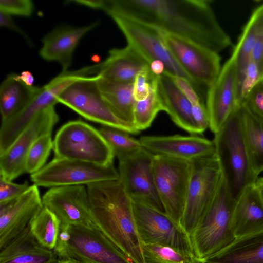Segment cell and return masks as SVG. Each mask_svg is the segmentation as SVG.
I'll list each match as a JSON object with an SVG mask.
<instances>
[{
    "label": "cell",
    "mask_w": 263,
    "mask_h": 263,
    "mask_svg": "<svg viewBox=\"0 0 263 263\" xmlns=\"http://www.w3.org/2000/svg\"><path fill=\"white\" fill-rule=\"evenodd\" d=\"M206 0H108L106 7L216 53L232 45Z\"/></svg>",
    "instance_id": "1"
},
{
    "label": "cell",
    "mask_w": 263,
    "mask_h": 263,
    "mask_svg": "<svg viewBox=\"0 0 263 263\" xmlns=\"http://www.w3.org/2000/svg\"><path fill=\"white\" fill-rule=\"evenodd\" d=\"M86 186L92 220L97 228L132 263H145L133 201L120 179Z\"/></svg>",
    "instance_id": "2"
},
{
    "label": "cell",
    "mask_w": 263,
    "mask_h": 263,
    "mask_svg": "<svg viewBox=\"0 0 263 263\" xmlns=\"http://www.w3.org/2000/svg\"><path fill=\"white\" fill-rule=\"evenodd\" d=\"M213 141L222 177L231 197L236 201L258 178L252 170L244 140L241 105L214 134Z\"/></svg>",
    "instance_id": "3"
},
{
    "label": "cell",
    "mask_w": 263,
    "mask_h": 263,
    "mask_svg": "<svg viewBox=\"0 0 263 263\" xmlns=\"http://www.w3.org/2000/svg\"><path fill=\"white\" fill-rule=\"evenodd\" d=\"M235 203L222 177L212 202L189 236L196 258L205 260L236 239L232 228Z\"/></svg>",
    "instance_id": "4"
},
{
    "label": "cell",
    "mask_w": 263,
    "mask_h": 263,
    "mask_svg": "<svg viewBox=\"0 0 263 263\" xmlns=\"http://www.w3.org/2000/svg\"><path fill=\"white\" fill-rule=\"evenodd\" d=\"M53 251L59 259H72L84 263H132L97 227L61 223Z\"/></svg>",
    "instance_id": "5"
},
{
    "label": "cell",
    "mask_w": 263,
    "mask_h": 263,
    "mask_svg": "<svg viewBox=\"0 0 263 263\" xmlns=\"http://www.w3.org/2000/svg\"><path fill=\"white\" fill-rule=\"evenodd\" d=\"M55 158L80 160L101 165L113 163L114 153L99 129L80 120L69 121L53 140Z\"/></svg>",
    "instance_id": "6"
},
{
    "label": "cell",
    "mask_w": 263,
    "mask_h": 263,
    "mask_svg": "<svg viewBox=\"0 0 263 263\" xmlns=\"http://www.w3.org/2000/svg\"><path fill=\"white\" fill-rule=\"evenodd\" d=\"M105 12L115 22L124 34L128 45L136 49L150 64L160 60L165 65L164 72L170 76L187 79L195 88L188 75L178 64L167 47L160 29L114 10Z\"/></svg>",
    "instance_id": "7"
},
{
    "label": "cell",
    "mask_w": 263,
    "mask_h": 263,
    "mask_svg": "<svg viewBox=\"0 0 263 263\" xmlns=\"http://www.w3.org/2000/svg\"><path fill=\"white\" fill-rule=\"evenodd\" d=\"M222 179L216 156L192 161V171L181 226L189 236L212 202Z\"/></svg>",
    "instance_id": "8"
},
{
    "label": "cell",
    "mask_w": 263,
    "mask_h": 263,
    "mask_svg": "<svg viewBox=\"0 0 263 263\" xmlns=\"http://www.w3.org/2000/svg\"><path fill=\"white\" fill-rule=\"evenodd\" d=\"M98 75L79 79L68 86L58 98L61 103L90 121L138 134L132 124L118 118L103 98L97 84Z\"/></svg>",
    "instance_id": "9"
},
{
    "label": "cell",
    "mask_w": 263,
    "mask_h": 263,
    "mask_svg": "<svg viewBox=\"0 0 263 263\" xmlns=\"http://www.w3.org/2000/svg\"><path fill=\"white\" fill-rule=\"evenodd\" d=\"M33 184L45 187L85 185L119 178L114 163L101 165L80 160L55 158L31 174Z\"/></svg>",
    "instance_id": "10"
},
{
    "label": "cell",
    "mask_w": 263,
    "mask_h": 263,
    "mask_svg": "<svg viewBox=\"0 0 263 263\" xmlns=\"http://www.w3.org/2000/svg\"><path fill=\"white\" fill-rule=\"evenodd\" d=\"M192 171V161L154 155L156 189L165 213L181 225Z\"/></svg>",
    "instance_id": "11"
},
{
    "label": "cell",
    "mask_w": 263,
    "mask_h": 263,
    "mask_svg": "<svg viewBox=\"0 0 263 263\" xmlns=\"http://www.w3.org/2000/svg\"><path fill=\"white\" fill-rule=\"evenodd\" d=\"M162 31L167 47L192 80L197 92L202 86L208 89L221 69L219 53L188 39Z\"/></svg>",
    "instance_id": "12"
},
{
    "label": "cell",
    "mask_w": 263,
    "mask_h": 263,
    "mask_svg": "<svg viewBox=\"0 0 263 263\" xmlns=\"http://www.w3.org/2000/svg\"><path fill=\"white\" fill-rule=\"evenodd\" d=\"M133 201L136 223L143 243L170 246L194 256L190 237L180 224L164 212Z\"/></svg>",
    "instance_id": "13"
},
{
    "label": "cell",
    "mask_w": 263,
    "mask_h": 263,
    "mask_svg": "<svg viewBox=\"0 0 263 263\" xmlns=\"http://www.w3.org/2000/svg\"><path fill=\"white\" fill-rule=\"evenodd\" d=\"M154 155L144 148L119 160L118 172L126 192L138 201L165 213L155 185Z\"/></svg>",
    "instance_id": "14"
},
{
    "label": "cell",
    "mask_w": 263,
    "mask_h": 263,
    "mask_svg": "<svg viewBox=\"0 0 263 263\" xmlns=\"http://www.w3.org/2000/svg\"><path fill=\"white\" fill-rule=\"evenodd\" d=\"M58 121L54 106L40 112L10 146L0 154V177L12 181L26 173V158L32 145L41 136L51 133Z\"/></svg>",
    "instance_id": "15"
},
{
    "label": "cell",
    "mask_w": 263,
    "mask_h": 263,
    "mask_svg": "<svg viewBox=\"0 0 263 263\" xmlns=\"http://www.w3.org/2000/svg\"><path fill=\"white\" fill-rule=\"evenodd\" d=\"M43 206L53 213L61 223L96 227L93 222L87 186L50 188L42 197Z\"/></svg>",
    "instance_id": "16"
},
{
    "label": "cell",
    "mask_w": 263,
    "mask_h": 263,
    "mask_svg": "<svg viewBox=\"0 0 263 263\" xmlns=\"http://www.w3.org/2000/svg\"><path fill=\"white\" fill-rule=\"evenodd\" d=\"M239 106L237 102L236 62L231 55L207 90L206 107L211 130L214 134L217 132Z\"/></svg>",
    "instance_id": "17"
},
{
    "label": "cell",
    "mask_w": 263,
    "mask_h": 263,
    "mask_svg": "<svg viewBox=\"0 0 263 263\" xmlns=\"http://www.w3.org/2000/svg\"><path fill=\"white\" fill-rule=\"evenodd\" d=\"M43 207L38 186L35 184L18 198L0 203V249L21 234Z\"/></svg>",
    "instance_id": "18"
},
{
    "label": "cell",
    "mask_w": 263,
    "mask_h": 263,
    "mask_svg": "<svg viewBox=\"0 0 263 263\" xmlns=\"http://www.w3.org/2000/svg\"><path fill=\"white\" fill-rule=\"evenodd\" d=\"M139 140L143 147L154 155L189 161L215 155L213 141L194 135L144 136Z\"/></svg>",
    "instance_id": "19"
},
{
    "label": "cell",
    "mask_w": 263,
    "mask_h": 263,
    "mask_svg": "<svg viewBox=\"0 0 263 263\" xmlns=\"http://www.w3.org/2000/svg\"><path fill=\"white\" fill-rule=\"evenodd\" d=\"M97 25L98 22H95L79 27L65 25L57 27L42 39L43 46L40 55L47 61L58 62L62 67V71H67L79 42Z\"/></svg>",
    "instance_id": "20"
},
{
    "label": "cell",
    "mask_w": 263,
    "mask_h": 263,
    "mask_svg": "<svg viewBox=\"0 0 263 263\" xmlns=\"http://www.w3.org/2000/svg\"><path fill=\"white\" fill-rule=\"evenodd\" d=\"M157 90L163 110L176 125L193 135L200 134L193 116L191 103L167 73L158 76Z\"/></svg>",
    "instance_id": "21"
},
{
    "label": "cell",
    "mask_w": 263,
    "mask_h": 263,
    "mask_svg": "<svg viewBox=\"0 0 263 263\" xmlns=\"http://www.w3.org/2000/svg\"><path fill=\"white\" fill-rule=\"evenodd\" d=\"M232 228L236 238L263 230V203L255 183L246 189L236 201Z\"/></svg>",
    "instance_id": "22"
},
{
    "label": "cell",
    "mask_w": 263,
    "mask_h": 263,
    "mask_svg": "<svg viewBox=\"0 0 263 263\" xmlns=\"http://www.w3.org/2000/svg\"><path fill=\"white\" fill-rule=\"evenodd\" d=\"M148 67L149 62L128 45L123 48L110 50L106 59L101 63L98 74L111 81L133 83L138 73Z\"/></svg>",
    "instance_id": "23"
},
{
    "label": "cell",
    "mask_w": 263,
    "mask_h": 263,
    "mask_svg": "<svg viewBox=\"0 0 263 263\" xmlns=\"http://www.w3.org/2000/svg\"><path fill=\"white\" fill-rule=\"evenodd\" d=\"M58 259L53 250L38 243L29 226L0 252V263H56Z\"/></svg>",
    "instance_id": "24"
},
{
    "label": "cell",
    "mask_w": 263,
    "mask_h": 263,
    "mask_svg": "<svg viewBox=\"0 0 263 263\" xmlns=\"http://www.w3.org/2000/svg\"><path fill=\"white\" fill-rule=\"evenodd\" d=\"M205 260L213 263H263V230L236 238Z\"/></svg>",
    "instance_id": "25"
},
{
    "label": "cell",
    "mask_w": 263,
    "mask_h": 263,
    "mask_svg": "<svg viewBox=\"0 0 263 263\" xmlns=\"http://www.w3.org/2000/svg\"><path fill=\"white\" fill-rule=\"evenodd\" d=\"M97 75L98 87L107 105L118 118L133 124V109L136 102L134 82L114 81Z\"/></svg>",
    "instance_id": "26"
},
{
    "label": "cell",
    "mask_w": 263,
    "mask_h": 263,
    "mask_svg": "<svg viewBox=\"0 0 263 263\" xmlns=\"http://www.w3.org/2000/svg\"><path fill=\"white\" fill-rule=\"evenodd\" d=\"M263 32V4L257 7L252 12L245 26L231 55L236 62L237 77V93L243 78L251 60V56L255 44Z\"/></svg>",
    "instance_id": "27"
},
{
    "label": "cell",
    "mask_w": 263,
    "mask_h": 263,
    "mask_svg": "<svg viewBox=\"0 0 263 263\" xmlns=\"http://www.w3.org/2000/svg\"><path fill=\"white\" fill-rule=\"evenodd\" d=\"M40 87L28 86L19 74H9L0 87V110L2 121L6 120L21 110L38 92Z\"/></svg>",
    "instance_id": "28"
},
{
    "label": "cell",
    "mask_w": 263,
    "mask_h": 263,
    "mask_svg": "<svg viewBox=\"0 0 263 263\" xmlns=\"http://www.w3.org/2000/svg\"><path fill=\"white\" fill-rule=\"evenodd\" d=\"M245 142L252 170L258 177L263 172V119L241 105Z\"/></svg>",
    "instance_id": "29"
},
{
    "label": "cell",
    "mask_w": 263,
    "mask_h": 263,
    "mask_svg": "<svg viewBox=\"0 0 263 263\" xmlns=\"http://www.w3.org/2000/svg\"><path fill=\"white\" fill-rule=\"evenodd\" d=\"M61 221L47 208H43L32 218L29 224L30 232L44 248L53 250L59 235Z\"/></svg>",
    "instance_id": "30"
},
{
    "label": "cell",
    "mask_w": 263,
    "mask_h": 263,
    "mask_svg": "<svg viewBox=\"0 0 263 263\" xmlns=\"http://www.w3.org/2000/svg\"><path fill=\"white\" fill-rule=\"evenodd\" d=\"M118 160L129 157L143 148L139 140L121 129L102 125L99 129Z\"/></svg>",
    "instance_id": "31"
},
{
    "label": "cell",
    "mask_w": 263,
    "mask_h": 263,
    "mask_svg": "<svg viewBox=\"0 0 263 263\" xmlns=\"http://www.w3.org/2000/svg\"><path fill=\"white\" fill-rule=\"evenodd\" d=\"M157 80L158 78L152 84L148 96L143 100L136 101L135 103L133 124L139 132L148 128L157 114L163 110L157 90Z\"/></svg>",
    "instance_id": "32"
},
{
    "label": "cell",
    "mask_w": 263,
    "mask_h": 263,
    "mask_svg": "<svg viewBox=\"0 0 263 263\" xmlns=\"http://www.w3.org/2000/svg\"><path fill=\"white\" fill-rule=\"evenodd\" d=\"M143 250L145 263H191L192 256L170 246L158 243H144Z\"/></svg>",
    "instance_id": "33"
},
{
    "label": "cell",
    "mask_w": 263,
    "mask_h": 263,
    "mask_svg": "<svg viewBox=\"0 0 263 263\" xmlns=\"http://www.w3.org/2000/svg\"><path fill=\"white\" fill-rule=\"evenodd\" d=\"M53 148L51 133L39 137L32 145L26 156L25 172L31 175L42 169L45 165Z\"/></svg>",
    "instance_id": "34"
},
{
    "label": "cell",
    "mask_w": 263,
    "mask_h": 263,
    "mask_svg": "<svg viewBox=\"0 0 263 263\" xmlns=\"http://www.w3.org/2000/svg\"><path fill=\"white\" fill-rule=\"evenodd\" d=\"M263 76L256 65L250 60L246 69L242 83L237 93V102L241 105L252 89L261 80Z\"/></svg>",
    "instance_id": "35"
},
{
    "label": "cell",
    "mask_w": 263,
    "mask_h": 263,
    "mask_svg": "<svg viewBox=\"0 0 263 263\" xmlns=\"http://www.w3.org/2000/svg\"><path fill=\"white\" fill-rule=\"evenodd\" d=\"M158 76L151 71L149 67L138 73L133 83V93L136 101L143 100L148 96L151 85Z\"/></svg>",
    "instance_id": "36"
},
{
    "label": "cell",
    "mask_w": 263,
    "mask_h": 263,
    "mask_svg": "<svg viewBox=\"0 0 263 263\" xmlns=\"http://www.w3.org/2000/svg\"><path fill=\"white\" fill-rule=\"evenodd\" d=\"M34 5L30 0H1L0 11L10 15L30 16Z\"/></svg>",
    "instance_id": "37"
},
{
    "label": "cell",
    "mask_w": 263,
    "mask_h": 263,
    "mask_svg": "<svg viewBox=\"0 0 263 263\" xmlns=\"http://www.w3.org/2000/svg\"><path fill=\"white\" fill-rule=\"evenodd\" d=\"M30 185L27 182L15 183L0 177V203L16 199L24 194Z\"/></svg>",
    "instance_id": "38"
},
{
    "label": "cell",
    "mask_w": 263,
    "mask_h": 263,
    "mask_svg": "<svg viewBox=\"0 0 263 263\" xmlns=\"http://www.w3.org/2000/svg\"><path fill=\"white\" fill-rule=\"evenodd\" d=\"M242 104L246 106L256 116L263 119V79L252 89Z\"/></svg>",
    "instance_id": "39"
},
{
    "label": "cell",
    "mask_w": 263,
    "mask_h": 263,
    "mask_svg": "<svg viewBox=\"0 0 263 263\" xmlns=\"http://www.w3.org/2000/svg\"><path fill=\"white\" fill-rule=\"evenodd\" d=\"M170 76L174 83L189 100L192 105L202 102L198 95V92L187 79L178 76Z\"/></svg>",
    "instance_id": "40"
},
{
    "label": "cell",
    "mask_w": 263,
    "mask_h": 263,
    "mask_svg": "<svg viewBox=\"0 0 263 263\" xmlns=\"http://www.w3.org/2000/svg\"><path fill=\"white\" fill-rule=\"evenodd\" d=\"M192 114L201 134L209 127V118L206 105L203 102L192 105Z\"/></svg>",
    "instance_id": "41"
},
{
    "label": "cell",
    "mask_w": 263,
    "mask_h": 263,
    "mask_svg": "<svg viewBox=\"0 0 263 263\" xmlns=\"http://www.w3.org/2000/svg\"><path fill=\"white\" fill-rule=\"evenodd\" d=\"M251 60L256 64L263 76V32L255 44L251 53Z\"/></svg>",
    "instance_id": "42"
},
{
    "label": "cell",
    "mask_w": 263,
    "mask_h": 263,
    "mask_svg": "<svg viewBox=\"0 0 263 263\" xmlns=\"http://www.w3.org/2000/svg\"><path fill=\"white\" fill-rule=\"evenodd\" d=\"M0 25L1 27L15 31L26 38L25 33L14 23L11 16L1 11H0Z\"/></svg>",
    "instance_id": "43"
},
{
    "label": "cell",
    "mask_w": 263,
    "mask_h": 263,
    "mask_svg": "<svg viewBox=\"0 0 263 263\" xmlns=\"http://www.w3.org/2000/svg\"><path fill=\"white\" fill-rule=\"evenodd\" d=\"M151 71L156 76L161 75L165 71V65L160 60H154L149 64Z\"/></svg>",
    "instance_id": "44"
},
{
    "label": "cell",
    "mask_w": 263,
    "mask_h": 263,
    "mask_svg": "<svg viewBox=\"0 0 263 263\" xmlns=\"http://www.w3.org/2000/svg\"><path fill=\"white\" fill-rule=\"evenodd\" d=\"M20 79L26 85L32 86L34 83V77L29 71H23L19 74Z\"/></svg>",
    "instance_id": "45"
},
{
    "label": "cell",
    "mask_w": 263,
    "mask_h": 263,
    "mask_svg": "<svg viewBox=\"0 0 263 263\" xmlns=\"http://www.w3.org/2000/svg\"><path fill=\"white\" fill-rule=\"evenodd\" d=\"M255 185L263 203V177L257 178L255 182Z\"/></svg>",
    "instance_id": "46"
},
{
    "label": "cell",
    "mask_w": 263,
    "mask_h": 263,
    "mask_svg": "<svg viewBox=\"0 0 263 263\" xmlns=\"http://www.w3.org/2000/svg\"><path fill=\"white\" fill-rule=\"evenodd\" d=\"M56 263H84L72 259H59Z\"/></svg>",
    "instance_id": "47"
},
{
    "label": "cell",
    "mask_w": 263,
    "mask_h": 263,
    "mask_svg": "<svg viewBox=\"0 0 263 263\" xmlns=\"http://www.w3.org/2000/svg\"><path fill=\"white\" fill-rule=\"evenodd\" d=\"M191 263H213L206 260H201L196 258L195 256H192Z\"/></svg>",
    "instance_id": "48"
}]
</instances>
